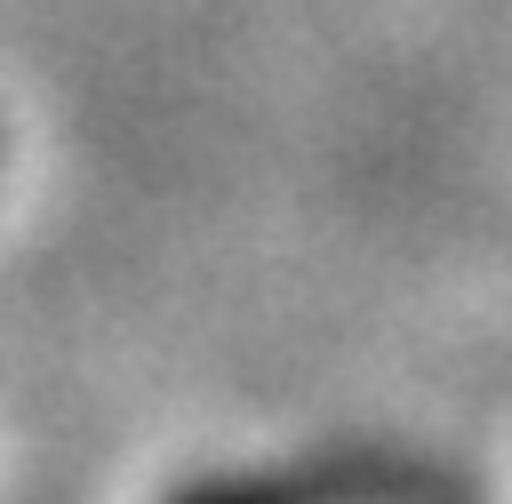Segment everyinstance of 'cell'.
Instances as JSON below:
<instances>
[{"label":"cell","mask_w":512,"mask_h":504,"mask_svg":"<svg viewBox=\"0 0 512 504\" xmlns=\"http://www.w3.org/2000/svg\"><path fill=\"white\" fill-rule=\"evenodd\" d=\"M176 504H296V496L272 488V480H216V488H192V496H176Z\"/></svg>","instance_id":"cell-1"}]
</instances>
